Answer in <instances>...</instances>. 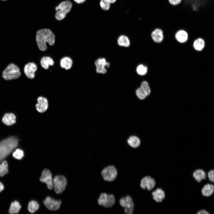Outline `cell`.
I'll return each instance as SVG.
<instances>
[{"mask_svg": "<svg viewBox=\"0 0 214 214\" xmlns=\"http://www.w3.org/2000/svg\"><path fill=\"white\" fill-rule=\"evenodd\" d=\"M100 8L103 10L107 11L110 9L111 4L106 2L104 0H100Z\"/></svg>", "mask_w": 214, "mask_h": 214, "instance_id": "obj_33", "label": "cell"}, {"mask_svg": "<svg viewBox=\"0 0 214 214\" xmlns=\"http://www.w3.org/2000/svg\"><path fill=\"white\" fill-rule=\"evenodd\" d=\"M40 64L42 67L45 69L48 68L49 66H53L54 62L51 57L46 56L43 57L40 60Z\"/></svg>", "mask_w": 214, "mask_h": 214, "instance_id": "obj_24", "label": "cell"}, {"mask_svg": "<svg viewBox=\"0 0 214 214\" xmlns=\"http://www.w3.org/2000/svg\"><path fill=\"white\" fill-rule=\"evenodd\" d=\"M193 177L198 182H200L202 180L206 179V174L205 172L202 169H197L194 171Z\"/></svg>", "mask_w": 214, "mask_h": 214, "instance_id": "obj_22", "label": "cell"}, {"mask_svg": "<svg viewBox=\"0 0 214 214\" xmlns=\"http://www.w3.org/2000/svg\"><path fill=\"white\" fill-rule=\"evenodd\" d=\"M197 214H209V213L207 211L202 210L199 211L197 213Z\"/></svg>", "mask_w": 214, "mask_h": 214, "instance_id": "obj_36", "label": "cell"}, {"mask_svg": "<svg viewBox=\"0 0 214 214\" xmlns=\"http://www.w3.org/2000/svg\"><path fill=\"white\" fill-rule=\"evenodd\" d=\"M19 140L16 136H10L0 141V162L4 160L18 146Z\"/></svg>", "mask_w": 214, "mask_h": 214, "instance_id": "obj_2", "label": "cell"}, {"mask_svg": "<svg viewBox=\"0 0 214 214\" xmlns=\"http://www.w3.org/2000/svg\"><path fill=\"white\" fill-rule=\"evenodd\" d=\"M95 63L96 73L102 74H105L107 73V70L106 67L109 68L110 65V63L104 58H98L95 61Z\"/></svg>", "mask_w": 214, "mask_h": 214, "instance_id": "obj_11", "label": "cell"}, {"mask_svg": "<svg viewBox=\"0 0 214 214\" xmlns=\"http://www.w3.org/2000/svg\"><path fill=\"white\" fill-rule=\"evenodd\" d=\"M72 6L71 2L68 0L61 2L55 8V10L56 11L55 15L56 18L59 21L64 19L70 11Z\"/></svg>", "mask_w": 214, "mask_h": 214, "instance_id": "obj_3", "label": "cell"}, {"mask_svg": "<svg viewBox=\"0 0 214 214\" xmlns=\"http://www.w3.org/2000/svg\"><path fill=\"white\" fill-rule=\"evenodd\" d=\"M108 196V194L106 193L102 192L100 193L97 200L98 204L103 207L107 201Z\"/></svg>", "mask_w": 214, "mask_h": 214, "instance_id": "obj_30", "label": "cell"}, {"mask_svg": "<svg viewBox=\"0 0 214 214\" xmlns=\"http://www.w3.org/2000/svg\"><path fill=\"white\" fill-rule=\"evenodd\" d=\"M119 205L124 208L125 214H133L134 210V203L132 197L128 195L121 198L119 200Z\"/></svg>", "mask_w": 214, "mask_h": 214, "instance_id": "obj_6", "label": "cell"}, {"mask_svg": "<svg viewBox=\"0 0 214 214\" xmlns=\"http://www.w3.org/2000/svg\"><path fill=\"white\" fill-rule=\"evenodd\" d=\"M176 40L180 43H184L188 40V35L185 30L181 29L178 30L175 34Z\"/></svg>", "mask_w": 214, "mask_h": 214, "instance_id": "obj_17", "label": "cell"}, {"mask_svg": "<svg viewBox=\"0 0 214 214\" xmlns=\"http://www.w3.org/2000/svg\"><path fill=\"white\" fill-rule=\"evenodd\" d=\"M100 173L104 180L107 182H112L116 178L118 172L114 166L110 165L103 168L101 170Z\"/></svg>", "mask_w": 214, "mask_h": 214, "instance_id": "obj_5", "label": "cell"}, {"mask_svg": "<svg viewBox=\"0 0 214 214\" xmlns=\"http://www.w3.org/2000/svg\"><path fill=\"white\" fill-rule=\"evenodd\" d=\"M37 70V66L33 62H29L24 66V73L26 76L29 78L33 79L35 76V73Z\"/></svg>", "mask_w": 214, "mask_h": 214, "instance_id": "obj_14", "label": "cell"}, {"mask_svg": "<svg viewBox=\"0 0 214 214\" xmlns=\"http://www.w3.org/2000/svg\"><path fill=\"white\" fill-rule=\"evenodd\" d=\"M37 103L35 105L37 111L40 113H43L46 111L48 107V102L47 98L43 96H40L37 98Z\"/></svg>", "mask_w": 214, "mask_h": 214, "instance_id": "obj_13", "label": "cell"}, {"mask_svg": "<svg viewBox=\"0 0 214 214\" xmlns=\"http://www.w3.org/2000/svg\"><path fill=\"white\" fill-rule=\"evenodd\" d=\"M150 37L154 42L157 43H161L164 39L163 32L160 29L156 28L151 32Z\"/></svg>", "mask_w": 214, "mask_h": 214, "instance_id": "obj_15", "label": "cell"}, {"mask_svg": "<svg viewBox=\"0 0 214 214\" xmlns=\"http://www.w3.org/2000/svg\"><path fill=\"white\" fill-rule=\"evenodd\" d=\"M151 93V90L148 82L143 81L140 87L137 88L135 94L137 98L140 100H144L149 96Z\"/></svg>", "mask_w": 214, "mask_h": 214, "instance_id": "obj_7", "label": "cell"}, {"mask_svg": "<svg viewBox=\"0 0 214 214\" xmlns=\"http://www.w3.org/2000/svg\"><path fill=\"white\" fill-rule=\"evenodd\" d=\"M0 163V177H2L7 174L8 172V164L7 161L4 160Z\"/></svg>", "mask_w": 214, "mask_h": 214, "instance_id": "obj_27", "label": "cell"}, {"mask_svg": "<svg viewBox=\"0 0 214 214\" xmlns=\"http://www.w3.org/2000/svg\"><path fill=\"white\" fill-rule=\"evenodd\" d=\"M39 207V205L36 201L32 200L28 204V209L30 213H33L38 210Z\"/></svg>", "mask_w": 214, "mask_h": 214, "instance_id": "obj_29", "label": "cell"}, {"mask_svg": "<svg viewBox=\"0 0 214 214\" xmlns=\"http://www.w3.org/2000/svg\"><path fill=\"white\" fill-rule=\"evenodd\" d=\"M4 188V187L3 183L0 182V193L2 191Z\"/></svg>", "mask_w": 214, "mask_h": 214, "instance_id": "obj_38", "label": "cell"}, {"mask_svg": "<svg viewBox=\"0 0 214 214\" xmlns=\"http://www.w3.org/2000/svg\"><path fill=\"white\" fill-rule=\"evenodd\" d=\"M214 191V185L211 184H207L202 188L201 192L202 195L205 197H209L212 195Z\"/></svg>", "mask_w": 214, "mask_h": 214, "instance_id": "obj_21", "label": "cell"}, {"mask_svg": "<svg viewBox=\"0 0 214 214\" xmlns=\"http://www.w3.org/2000/svg\"><path fill=\"white\" fill-rule=\"evenodd\" d=\"M16 117L14 114L12 113H7L3 116L2 121L5 125L10 126L16 122Z\"/></svg>", "mask_w": 214, "mask_h": 214, "instance_id": "obj_18", "label": "cell"}, {"mask_svg": "<svg viewBox=\"0 0 214 214\" xmlns=\"http://www.w3.org/2000/svg\"><path fill=\"white\" fill-rule=\"evenodd\" d=\"M153 199L157 202H162L165 196L164 191L160 188H156L151 193Z\"/></svg>", "mask_w": 214, "mask_h": 214, "instance_id": "obj_19", "label": "cell"}, {"mask_svg": "<svg viewBox=\"0 0 214 214\" xmlns=\"http://www.w3.org/2000/svg\"><path fill=\"white\" fill-rule=\"evenodd\" d=\"M55 36L52 32L48 29L38 30L36 33V39L39 49L44 51L47 49L46 43L51 46L55 43Z\"/></svg>", "mask_w": 214, "mask_h": 214, "instance_id": "obj_1", "label": "cell"}, {"mask_svg": "<svg viewBox=\"0 0 214 214\" xmlns=\"http://www.w3.org/2000/svg\"><path fill=\"white\" fill-rule=\"evenodd\" d=\"M54 187L55 192L57 194L62 193L65 190L67 184V180L62 175H57L53 179Z\"/></svg>", "mask_w": 214, "mask_h": 214, "instance_id": "obj_8", "label": "cell"}, {"mask_svg": "<svg viewBox=\"0 0 214 214\" xmlns=\"http://www.w3.org/2000/svg\"><path fill=\"white\" fill-rule=\"evenodd\" d=\"M147 67L142 64H139L137 67L136 69L137 73L141 76L145 75L147 73Z\"/></svg>", "mask_w": 214, "mask_h": 214, "instance_id": "obj_32", "label": "cell"}, {"mask_svg": "<svg viewBox=\"0 0 214 214\" xmlns=\"http://www.w3.org/2000/svg\"><path fill=\"white\" fill-rule=\"evenodd\" d=\"M169 3L173 6L177 5L180 4L182 0H168Z\"/></svg>", "mask_w": 214, "mask_h": 214, "instance_id": "obj_35", "label": "cell"}, {"mask_svg": "<svg viewBox=\"0 0 214 214\" xmlns=\"http://www.w3.org/2000/svg\"><path fill=\"white\" fill-rule=\"evenodd\" d=\"M128 145L131 148L136 149L138 148L141 144V140L137 136L132 135L130 136L126 140Z\"/></svg>", "mask_w": 214, "mask_h": 214, "instance_id": "obj_16", "label": "cell"}, {"mask_svg": "<svg viewBox=\"0 0 214 214\" xmlns=\"http://www.w3.org/2000/svg\"></svg>", "mask_w": 214, "mask_h": 214, "instance_id": "obj_40", "label": "cell"}, {"mask_svg": "<svg viewBox=\"0 0 214 214\" xmlns=\"http://www.w3.org/2000/svg\"><path fill=\"white\" fill-rule=\"evenodd\" d=\"M21 208V206L19 202L15 200L11 204L8 212L10 214H13L18 213Z\"/></svg>", "mask_w": 214, "mask_h": 214, "instance_id": "obj_26", "label": "cell"}, {"mask_svg": "<svg viewBox=\"0 0 214 214\" xmlns=\"http://www.w3.org/2000/svg\"><path fill=\"white\" fill-rule=\"evenodd\" d=\"M62 201L60 200H56L49 196H47L43 201V203L46 207L51 210L55 211L60 207Z\"/></svg>", "mask_w": 214, "mask_h": 214, "instance_id": "obj_12", "label": "cell"}, {"mask_svg": "<svg viewBox=\"0 0 214 214\" xmlns=\"http://www.w3.org/2000/svg\"><path fill=\"white\" fill-rule=\"evenodd\" d=\"M75 2L78 4H81L84 2L86 0H74Z\"/></svg>", "mask_w": 214, "mask_h": 214, "instance_id": "obj_39", "label": "cell"}, {"mask_svg": "<svg viewBox=\"0 0 214 214\" xmlns=\"http://www.w3.org/2000/svg\"><path fill=\"white\" fill-rule=\"evenodd\" d=\"M205 45L204 40L201 37L196 38L193 42V47L194 49L198 51L202 50L204 48Z\"/></svg>", "mask_w": 214, "mask_h": 214, "instance_id": "obj_25", "label": "cell"}, {"mask_svg": "<svg viewBox=\"0 0 214 214\" xmlns=\"http://www.w3.org/2000/svg\"><path fill=\"white\" fill-rule=\"evenodd\" d=\"M117 43L119 46L125 48L129 47L130 45L129 38L124 35H121L119 36L117 40Z\"/></svg>", "mask_w": 214, "mask_h": 214, "instance_id": "obj_20", "label": "cell"}, {"mask_svg": "<svg viewBox=\"0 0 214 214\" xmlns=\"http://www.w3.org/2000/svg\"><path fill=\"white\" fill-rule=\"evenodd\" d=\"M156 184L155 179L150 175L144 177L141 180L140 186L141 189L150 191L153 189Z\"/></svg>", "mask_w": 214, "mask_h": 214, "instance_id": "obj_9", "label": "cell"}, {"mask_svg": "<svg viewBox=\"0 0 214 214\" xmlns=\"http://www.w3.org/2000/svg\"><path fill=\"white\" fill-rule=\"evenodd\" d=\"M73 62L71 59L68 57L63 58L60 61V65L62 68L68 70L70 69L72 66Z\"/></svg>", "mask_w": 214, "mask_h": 214, "instance_id": "obj_23", "label": "cell"}, {"mask_svg": "<svg viewBox=\"0 0 214 214\" xmlns=\"http://www.w3.org/2000/svg\"><path fill=\"white\" fill-rule=\"evenodd\" d=\"M21 74L19 67L15 64L11 63L3 71L2 77L6 80H11L18 78Z\"/></svg>", "mask_w": 214, "mask_h": 214, "instance_id": "obj_4", "label": "cell"}, {"mask_svg": "<svg viewBox=\"0 0 214 214\" xmlns=\"http://www.w3.org/2000/svg\"><path fill=\"white\" fill-rule=\"evenodd\" d=\"M40 180L42 182L45 183L48 189L51 190L53 188V179L52 173L49 169H45L43 171Z\"/></svg>", "mask_w": 214, "mask_h": 214, "instance_id": "obj_10", "label": "cell"}, {"mask_svg": "<svg viewBox=\"0 0 214 214\" xmlns=\"http://www.w3.org/2000/svg\"><path fill=\"white\" fill-rule=\"evenodd\" d=\"M115 203V199L113 194H108L107 201L103 207L106 208H110L114 206Z\"/></svg>", "mask_w": 214, "mask_h": 214, "instance_id": "obj_28", "label": "cell"}, {"mask_svg": "<svg viewBox=\"0 0 214 214\" xmlns=\"http://www.w3.org/2000/svg\"><path fill=\"white\" fill-rule=\"evenodd\" d=\"M104 1H106V2L110 4H113L115 3L116 1L117 0H104Z\"/></svg>", "mask_w": 214, "mask_h": 214, "instance_id": "obj_37", "label": "cell"}, {"mask_svg": "<svg viewBox=\"0 0 214 214\" xmlns=\"http://www.w3.org/2000/svg\"><path fill=\"white\" fill-rule=\"evenodd\" d=\"M208 177L209 180L211 182H214V171L213 170L210 171L208 173Z\"/></svg>", "mask_w": 214, "mask_h": 214, "instance_id": "obj_34", "label": "cell"}, {"mask_svg": "<svg viewBox=\"0 0 214 214\" xmlns=\"http://www.w3.org/2000/svg\"><path fill=\"white\" fill-rule=\"evenodd\" d=\"M24 155L23 151L20 148L15 149L12 153L13 157L15 159L18 160L22 159L24 157Z\"/></svg>", "mask_w": 214, "mask_h": 214, "instance_id": "obj_31", "label": "cell"}]
</instances>
